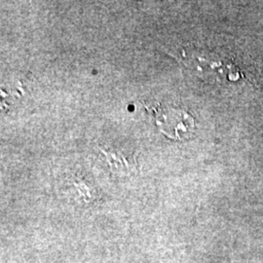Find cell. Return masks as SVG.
<instances>
[{"label":"cell","instance_id":"obj_1","mask_svg":"<svg viewBox=\"0 0 263 263\" xmlns=\"http://www.w3.org/2000/svg\"><path fill=\"white\" fill-rule=\"evenodd\" d=\"M157 124L163 134L175 140L189 136L195 127L193 116L184 109L168 107L157 113Z\"/></svg>","mask_w":263,"mask_h":263},{"label":"cell","instance_id":"obj_2","mask_svg":"<svg viewBox=\"0 0 263 263\" xmlns=\"http://www.w3.org/2000/svg\"><path fill=\"white\" fill-rule=\"evenodd\" d=\"M99 151L104 156L112 173L131 174L138 168L135 153L130 154L128 151L104 144L99 146Z\"/></svg>","mask_w":263,"mask_h":263}]
</instances>
